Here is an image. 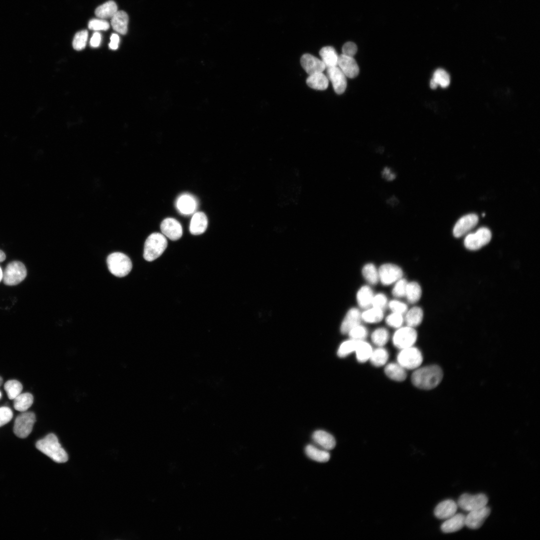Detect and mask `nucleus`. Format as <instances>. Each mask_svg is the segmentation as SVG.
<instances>
[{"instance_id": "19", "label": "nucleus", "mask_w": 540, "mask_h": 540, "mask_svg": "<svg viewBox=\"0 0 540 540\" xmlns=\"http://www.w3.org/2000/svg\"><path fill=\"white\" fill-rule=\"evenodd\" d=\"M361 320V313L360 310L355 308H350L342 322L341 332L342 334H348L351 329L360 324Z\"/></svg>"}, {"instance_id": "24", "label": "nucleus", "mask_w": 540, "mask_h": 540, "mask_svg": "<svg viewBox=\"0 0 540 540\" xmlns=\"http://www.w3.org/2000/svg\"><path fill=\"white\" fill-rule=\"evenodd\" d=\"M312 438L316 442L326 450H332L336 446L335 438L332 434L326 431L316 430L313 433Z\"/></svg>"}, {"instance_id": "1", "label": "nucleus", "mask_w": 540, "mask_h": 540, "mask_svg": "<svg viewBox=\"0 0 540 540\" xmlns=\"http://www.w3.org/2000/svg\"><path fill=\"white\" fill-rule=\"evenodd\" d=\"M442 377V370L440 366L430 365L417 368L412 376V382L416 387L428 390L436 388Z\"/></svg>"}, {"instance_id": "9", "label": "nucleus", "mask_w": 540, "mask_h": 540, "mask_svg": "<svg viewBox=\"0 0 540 540\" xmlns=\"http://www.w3.org/2000/svg\"><path fill=\"white\" fill-rule=\"evenodd\" d=\"M492 238V234L486 228H478L475 232L468 234L464 240V244L466 248L472 250H478L488 244Z\"/></svg>"}, {"instance_id": "43", "label": "nucleus", "mask_w": 540, "mask_h": 540, "mask_svg": "<svg viewBox=\"0 0 540 540\" xmlns=\"http://www.w3.org/2000/svg\"><path fill=\"white\" fill-rule=\"evenodd\" d=\"M350 338L356 340H364L368 336V330L360 324L351 329L348 334Z\"/></svg>"}, {"instance_id": "40", "label": "nucleus", "mask_w": 540, "mask_h": 540, "mask_svg": "<svg viewBox=\"0 0 540 540\" xmlns=\"http://www.w3.org/2000/svg\"><path fill=\"white\" fill-rule=\"evenodd\" d=\"M432 80L442 88L448 87L450 84V76L444 69L438 68L434 73Z\"/></svg>"}, {"instance_id": "39", "label": "nucleus", "mask_w": 540, "mask_h": 540, "mask_svg": "<svg viewBox=\"0 0 540 540\" xmlns=\"http://www.w3.org/2000/svg\"><path fill=\"white\" fill-rule=\"evenodd\" d=\"M388 338V332L384 328H380L375 330L371 335L372 342L378 347L383 346L386 344Z\"/></svg>"}, {"instance_id": "17", "label": "nucleus", "mask_w": 540, "mask_h": 540, "mask_svg": "<svg viewBox=\"0 0 540 540\" xmlns=\"http://www.w3.org/2000/svg\"><path fill=\"white\" fill-rule=\"evenodd\" d=\"M338 66L346 77L352 78L358 74L359 67L353 57L343 54L338 56Z\"/></svg>"}, {"instance_id": "20", "label": "nucleus", "mask_w": 540, "mask_h": 540, "mask_svg": "<svg viewBox=\"0 0 540 540\" xmlns=\"http://www.w3.org/2000/svg\"><path fill=\"white\" fill-rule=\"evenodd\" d=\"M465 516L462 514H455L446 519L441 525L440 528L444 533H452L461 530L465 526Z\"/></svg>"}, {"instance_id": "2", "label": "nucleus", "mask_w": 540, "mask_h": 540, "mask_svg": "<svg viewBox=\"0 0 540 540\" xmlns=\"http://www.w3.org/2000/svg\"><path fill=\"white\" fill-rule=\"evenodd\" d=\"M36 448L55 462L63 463L68 460V456L62 448L57 436L54 434H49L44 438L38 440L36 444Z\"/></svg>"}, {"instance_id": "21", "label": "nucleus", "mask_w": 540, "mask_h": 540, "mask_svg": "<svg viewBox=\"0 0 540 540\" xmlns=\"http://www.w3.org/2000/svg\"><path fill=\"white\" fill-rule=\"evenodd\" d=\"M208 220L206 214L202 212H196L190 224V231L194 235L203 234L207 228Z\"/></svg>"}, {"instance_id": "47", "label": "nucleus", "mask_w": 540, "mask_h": 540, "mask_svg": "<svg viewBox=\"0 0 540 540\" xmlns=\"http://www.w3.org/2000/svg\"><path fill=\"white\" fill-rule=\"evenodd\" d=\"M388 306L392 312H397L403 314L408 310L407 305L403 302L398 300H392L388 303Z\"/></svg>"}, {"instance_id": "12", "label": "nucleus", "mask_w": 540, "mask_h": 540, "mask_svg": "<svg viewBox=\"0 0 540 540\" xmlns=\"http://www.w3.org/2000/svg\"><path fill=\"white\" fill-rule=\"evenodd\" d=\"M465 516V526L472 530L479 528L490 513V509L486 506L468 512Z\"/></svg>"}, {"instance_id": "10", "label": "nucleus", "mask_w": 540, "mask_h": 540, "mask_svg": "<svg viewBox=\"0 0 540 540\" xmlns=\"http://www.w3.org/2000/svg\"><path fill=\"white\" fill-rule=\"evenodd\" d=\"M488 502V498L484 494H464L460 496L457 504L461 509L470 512L486 506Z\"/></svg>"}, {"instance_id": "35", "label": "nucleus", "mask_w": 540, "mask_h": 540, "mask_svg": "<svg viewBox=\"0 0 540 540\" xmlns=\"http://www.w3.org/2000/svg\"><path fill=\"white\" fill-rule=\"evenodd\" d=\"M388 358V351L382 346L373 350L369 360L375 366H381L386 364Z\"/></svg>"}, {"instance_id": "16", "label": "nucleus", "mask_w": 540, "mask_h": 540, "mask_svg": "<svg viewBox=\"0 0 540 540\" xmlns=\"http://www.w3.org/2000/svg\"><path fill=\"white\" fill-rule=\"evenodd\" d=\"M300 64L308 75L322 72L326 68L321 60L310 54H305L302 56Z\"/></svg>"}, {"instance_id": "5", "label": "nucleus", "mask_w": 540, "mask_h": 540, "mask_svg": "<svg viewBox=\"0 0 540 540\" xmlns=\"http://www.w3.org/2000/svg\"><path fill=\"white\" fill-rule=\"evenodd\" d=\"M27 270L24 264L21 262L14 260L10 262L6 267L3 272V281L9 286L16 285L26 278Z\"/></svg>"}, {"instance_id": "41", "label": "nucleus", "mask_w": 540, "mask_h": 540, "mask_svg": "<svg viewBox=\"0 0 540 540\" xmlns=\"http://www.w3.org/2000/svg\"><path fill=\"white\" fill-rule=\"evenodd\" d=\"M357 341L350 339L342 342L338 350V356L340 358H344L354 352Z\"/></svg>"}, {"instance_id": "33", "label": "nucleus", "mask_w": 540, "mask_h": 540, "mask_svg": "<svg viewBox=\"0 0 540 540\" xmlns=\"http://www.w3.org/2000/svg\"><path fill=\"white\" fill-rule=\"evenodd\" d=\"M305 452L309 458L318 462H326L330 458L329 452L319 450L312 445L306 446Z\"/></svg>"}, {"instance_id": "28", "label": "nucleus", "mask_w": 540, "mask_h": 540, "mask_svg": "<svg viewBox=\"0 0 540 540\" xmlns=\"http://www.w3.org/2000/svg\"><path fill=\"white\" fill-rule=\"evenodd\" d=\"M374 293L368 286H362L356 294V300L358 306L362 308H368L372 304Z\"/></svg>"}, {"instance_id": "7", "label": "nucleus", "mask_w": 540, "mask_h": 540, "mask_svg": "<svg viewBox=\"0 0 540 540\" xmlns=\"http://www.w3.org/2000/svg\"><path fill=\"white\" fill-rule=\"evenodd\" d=\"M36 420L34 413L32 412H24L19 414L14 422V432L16 436L20 438H26L30 434Z\"/></svg>"}, {"instance_id": "15", "label": "nucleus", "mask_w": 540, "mask_h": 540, "mask_svg": "<svg viewBox=\"0 0 540 540\" xmlns=\"http://www.w3.org/2000/svg\"><path fill=\"white\" fill-rule=\"evenodd\" d=\"M478 218L474 214H466L462 217L456 222L453 230V234L456 238H460L473 228L478 224Z\"/></svg>"}, {"instance_id": "31", "label": "nucleus", "mask_w": 540, "mask_h": 540, "mask_svg": "<svg viewBox=\"0 0 540 540\" xmlns=\"http://www.w3.org/2000/svg\"><path fill=\"white\" fill-rule=\"evenodd\" d=\"M33 402L34 396L30 393L20 394L14 399V406L16 410L24 412L32 406Z\"/></svg>"}, {"instance_id": "52", "label": "nucleus", "mask_w": 540, "mask_h": 540, "mask_svg": "<svg viewBox=\"0 0 540 540\" xmlns=\"http://www.w3.org/2000/svg\"><path fill=\"white\" fill-rule=\"evenodd\" d=\"M101 34L98 32H95L90 40V45L92 47L97 48L99 46L101 42Z\"/></svg>"}, {"instance_id": "30", "label": "nucleus", "mask_w": 540, "mask_h": 540, "mask_svg": "<svg viewBox=\"0 0 540 540\" xmlns=\"http://www.w3.org/2000/svg\"><path fill=\"white\" fill-rule=\"evenodd\" d=\"M118 11L116 3L110 0L98 6L95 10V14L100 18H112Z\"/></svg>"}, {"instance_id": "37", "label": "nucleus", "mask_w": 540, "mask_h": 540, "mask_svg": "<svg viewBox=\"0 0 540 540\" xmlns=\"http://www.w3.org/2000/svg\"><path fill=\"white\" fill-rule=\"evenodd\" d=\"M362 274L370 284H376L379 280L378 270L373 264H365L362 268Z\"/></svg>"}, {"instance_id": "54", "label": "nucleus", "mask_w": 540, "mask_h": 540, "mask_svg": "<svg viewBox=\"0 0 540 540\" xmlns=\"http://www.w3.org/2000/svg\"><path fill=\"white\" fill-rule=\"evenodd\" d=\"M387 202L392 206H394L398 204L399 202V201L396 196H392L388 200Z\"/></svg>"}, {"instance_id": "14", "label": "nucleus", "mask_w": 540, "mask_h": 540, "mask_svg": "<svg viewBox=\"0 0 540 540\" xmlns=\"http://www.w3.org/2000/svg\"><path fill=\"white\" fill-rule=\"evenodd\" d=\"M160 230L164 236L172 240H178L182 234V228L180 224L172 218H168L162 220L160 224Z\"/></svg>"}, {"instance_id": "11", "label": "nucleus", "mask_w": 540, "mask_h": 540, "mask_svg": "<svg viewBox=\"0 0 540 540\" xmlns=\"http://www.w3.org/2000/svg\"><path fill=\"white\" fill-rule=\"evenodd\" d=\"M379 280L384 286H388L402 278L403 272L402 268L397 265L385 264L378 270Z\"/></svg>"}, {"instance_id": "27", "label": "nucleus", "mask_w": 540, "mask_h": 540, "mask_svg": "<svg viewBox=\"0 0 540 540\" xmlns=\"http://www.w3.org/2000/svg\"><path fill=\"white\" fill-rule=\"evenodd\" d=\"M384 372L389 378L398 382L404 380L406 376V369L398 362L388 364L385 367Z\"/></svg>"}, {"instance_id": "18", "label": "nucleus", "mask_w": 540, "mask_h": 540, "mask_svg": "<svg viewBox=\"0 0 540 540\" xmlns=\"http://www.w3.org/2000/svg\"><path fill=\"white\" fill-rule=\"evenodd\" d=\"M458 504L452 500H446L439 503L434 510V514L438 519H447L456 514Z\"/></svg>"}, {"instance_id": "29", "label": "nucleus", "mask_w": 540, "mask_h": 540, "mask_svg": "<svg viewBox=\"0 0 540 540\" xmlns=\"http://www.w3.org/2000/svg\"><path fill=\"white\" fill-rule=\"evenodd\" d=\"M423 315V311L420 307L414 306L406 311L404 320L406 326L414 328L421 323Z\"/></svg>"}, {"instance_id": "36", "label": "nucleus", "mask_w": 540, "mask_h": 540, "mask_svg": "<svg viewBox=\"0 0 540 540\" xmlns=\"http://www.w3.org/2000/svg\"><path fill=\"white\" fill-rule=\"evenodd\" d=\"M422 296V288L420 284L416 282H408L405 296L408 302L412 304L417 302Z\"/></svg>"}, {"instance_id": "57", "label": "nucleus", "mask_w": 540, "mask_h": 540, "mask_svg": "<svg viewBox=\"0 0 540 540\" xmlns=\"http://www.w3.org/2000/svg\"><path fill=\"white\" fill-rule=\"evenodd\" d=\"M2 382H3V379H2V377H1L0 376V386H2Z\"/></svg>"}, {"instance_id": "46", "label": "nucleus", "mask_w": 540, "mask_h": 540, "mask_svg": "<svg viewBox=\"0 0 540 540\" xmlns=\"http://www.w3.org/2000/svg\"><path fill=\"white\" fill-rule=\"evenodd\" d=\"M88 27L96 31L106 30L110 28V24L104 19H92L88 22Z\"/></svg>"}, {"instance_id": "32", "label": "nucleus", "mask_w": 540, "mask_h": 540, "mask_svg": "<svg viewBox=\"0 0 540 540\" xmlns=\"http://www.w3.org/2000/svg\"><path fill=\"white\" fill-rule=\"evenodd\" d=\"M372 350L371 345L368 342L364 340H358L354 351L358 361L364 362L369 360Z\"/></svg>"}, {"instance_id": "48", "label": "nucleus", "mask_w": 540, "mask_h": 540, "mask_svg": "<svg viewBox=\"0 0 540 540\" xmlns=\"http://www.w3.org/2000/svg\"><path fill=\"white\" fill-rule=\"evenodd\" d=\"M13 412L8 406L0 407V427L8 423L12 418Z\"/></svg>"}, {"instance_id": "45", "label": "nucleus", "mask_w": 540, "mask_h": 540, "mask_svg": "<svg viewBox=\"0 0 540 540\" xmlns=\"http://www.w3.org/2000/svg\"><path fill=\"white\" fill-rule=\"evenodd\" d=\"M408 282L402 278L398 280L392 290V294L396 298L405 296L406 287Z\"/></svg>"}, {"instance_id": "58", "label": "nucleus", "mask_w": 540, "mask_h": 540, "mask_svg": "<svg viewBox=\"0 0 540 540\" xmlns=\"http://www.w3.org/2000/svg\"><path fill=\"white\" fill-rule=\"evenodd\" d=\"M2 394L1 391L0 390V400L1 398H2Z\"/></svg>"}, {"instance_id": "3", "label": "nucleus", "mask_w": 540, "mask_h": 540, "mask_svg": "<svg viewBox=\"0 0 540 540\" xmlns=\"http://www.w3.org/2000/svg\"><path fill=\"white\" fill-rule=\"evenodd\" d=\"M168 246L165 236L160 232H153L146 238L144 250V258L152 262L160 257Z\"/></svg>"}, {"instance_id": "51", "label": "nucleus", "mask_w": 540, "mask_h": 540, "mask_svg": "<svg viewBox=\"0 0 540 540\" xmlns=\"http://www.w3.org/2000/svg\"><path fill=\"white\" fill-rule=\"evenodd\" d=\"M382 177L387 182H392L396 178V174L392 169L388 166H385L381 172Z\"/></svg>"}, {"instance_id": "53", "label": "nucleus", "mask_w": 540, "mask_h": 540, "mask_svg": "<svg viewBox=\"0 0 540 540\" xmlns=\"http://www.w3.org/2000/svg\"><path fill=\"white\" fill-rule=\"evenodd\" d=\"M110 42L109 44V47L112 50H116L118 48V44L120 42V38L116 34H112L110 38Z\"/></svg>"}, {"instance_id": "23", "label": "nucleus", "mask_w": 540, "mask_h": 540, "mask_svg": "<svg viewBox=\"0 0 540 540\" xmlns=\"http://www.w3.org/2000/svg\"><path fill=\"white\" fill-rule=\"evenodd\" d=\"M128 22V15L123 10L117 11L111 20V24L113 29L122 34H126Z\"/></svg>"}, {"instance_id": "56", "label": "nucleus", "mask_w": 540, "mask_h": 540, "mask_svg": "<svg viewBox=\"0 0 540 540\" xmlns=\"http://www.w3.org/2000/svg\"><path fill=\"white\" fill-rule=\"evenodd\" d=\"M2 278H3V272H2V268L0 266V282L2 280Z\"/></svg>"}, {"instance_id": "44", "label": "nucleus", "mask_w": 540, "mask_h": 540, "mask_svg": "<svg viewBox=\"0 0 540 540\" xmlns=\"http://www.w3.org/2000/svg\"><path fill=\"white\" fill-rule=\"evenodd\" d=\"M404 321L402 314L394 312H392L386 318V322L388 326L396 328L402 326Z\"/></svg>"}, {"instance_id": "6", "label": "nucleus", "mask_w": 540, "mask_h": 540, "mask_svg": "<svg viewBox=\"0 0 540 540\" xmlns=\"http://www.w3.org/2000/svg\"><path fill=\"white\" fill-rule=\"evenodd\" d=\"M423 360L421 352L416 348L412 346L400 350L397 356V362L404 369L418 368Z\"/></svg>"}, {"instance_id": "49", "label": "nucleus", "mask_w": 540, "mask_h": 540, "mask_svg": "<svg viewBox=\"0 0 540 540\" xmlns=\"http://www.w3.org/2000/svg\"><path fill=\"white\" fill-rule=\"evenodd\" d=\"M388 304V298L382 293H378L374 296L372 306L373 307L383 309Z\"/></svg>"}, {"instance_id": "13", "label": "nucleus", "mask_w": 540, "mask_h": 540, "mask_svg": "<svg viewBox=\"0 0 540 540\" xmlns=\"http://www.w3.org/2000/svg\"><path fill=\"white\" fill-rule=\"evenodd\" d=\"M326 69V76L331 82L334 92L338 94H343L347 85L346 76L338 66Z\"/></svg>"}, {"instance_id": "25", "label": "nucleus", "mask_w": 540, "mask_h": 540, "mask_svg": "<svg viewBox=\"0 0 540 540\" xmlns=\"http://www.w3.org/2000/svg\"><path fill=\"white\" fill-rule=\"evenodd\" d=\"M319 54L326 68L338 66V56L333 47L324 46L321 48Z\"/></svg>"}, {"instance_id": "8", "label": "nucleus", "mask_w": 540, "mask_h": 540, "mask_svg": "<svg viewBox=\"0 0 540 540\" xmlns=\"http://www.w3.org/2000/svg\"><path fill=\"white\" fill-rule=\"evenodd\" d=\"M417 339V332L412 327L406 326L398 328L393 335L392 342L402 350L413 346Z\"/></svg>"}, {"instance_id": "42", "label": "nucleus", "mask_w": 540, "mask_h": 540, "mask_svg": "<svg viewBox=\"0 0 540 540\" xmlns=\"http://www.w3.org/2000/svg\"><path fill=\"white\" fill-rule=\"evenodd\" d=\"M88 38V32L86 30H82L78 32L74 36L72 46L74 50H81L86 46Z\"/></svg>"}, {"instance_id": "38", "label": "nucleus", "mask_w": 540, "mask_h": 540, "mask_svg": "<svg viewBox=\"0 0 540 540\" xmlns=\"http://www.w3.org/2000/svg\"><path fill=\"white\" fill-rule=\"evenodd\" d=\"M4 389L8 398L14 400L21 394L22 390V386L19 381L16 380H11L4 383Z\"/></svg>"}, {"instance_id": "34", "label": "nucleus", "mask_w": 540, "mask_h": 540, "mask_svg": "<svg viewBox=\"0 0 540 540\" xmlns=\"http://www.w3.org/2000/svg\"><path fill=\"white\" fill-rule=\"evenodd\" d=\"M362 320L368 323H376L380 322L384 318V312L382 309L372 307L366 310L361 314Z\"/></svg>"}, {"instance_id": "26", "label": "nucleus", "mask_w": 540, "mask_h": 540, "mask_svg": "<svg viewBox=\"0 0 540 540\" xmlns=\"http://www.w3.org/2000/svg\"><path fill=\"white\" fill-rule=\"evenodd\" d=\"M328 80L326 76L322 72H318L309 75L306 82L308 86L313 89L323 90L328 87Z\"/></svg>"}, {"instance_id": "4", "label": "nucleus", "mask_w": 540, "mask_h": 540, "mask_svg": "<svg viewBox=\"0 0 540 540\" xmlns=\"http://www.w3.org/2000/svg\"><path fill=\"white\" fill-rule=\"evenodd\" d=\"M106 262L110 272L118 277H124L128 275L132 266L129 257L120 252H114L109 254Z\"/></svg>"}, {"instance_id": "22", "label": "nucleus", "mask_w": 540, "mask_h": 540, "mask_svg": "<svg viewBox=\"0 0 540 540\" xmlns=\"http://www.w3.org/2000/svg\"><path fill=\"white\" fill-rule=\"evenodd\" d=\"M176 204L178 210L184 214H190L193 213L196 210L197 206L196 199L188 194L180 196L177 200Z\"/></svg>"}, {"instance_id": "50", "label": "nucleus", "mask_w": 540, "mask_h": 540, "mask_svg": "<svg viewBox=\"0 0 540 540\" xmlns=\"http://www.w3.org/2000/svg\"><path fill=\"white\" fill-rule=\"evenodd\" d=\"M357 52V46L356 44L351 42H348L345 43L342 48V52L343 54L346 56L353 57Z\"/></svg>"}, {"instance_id": "55", "label": "nucleus", "mask_w": 540, "mask_h": 540, "mask_svg": "<svg viewBox=\"0 0 540 540\" xmlns=\"http://www.w3.org/2000/svg\"><path fill=\"white\" fill-rule=\"evenodd\" d=\"M6 258L4 252L0 250V262H2L5 260Z\"/></svg>"}]
</instances>
